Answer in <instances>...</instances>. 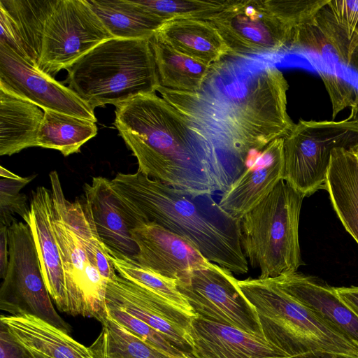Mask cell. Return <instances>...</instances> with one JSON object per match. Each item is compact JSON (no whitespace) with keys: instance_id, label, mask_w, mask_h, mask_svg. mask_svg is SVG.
Wrapping results in <instances>:
<instances>
[{"instance_id":"cell-1","label":"cell","mask_w":358,"mask_h":358,"mask_svg":"<svg viewBox=\"0 0 358 358\" xmlns=\"http://www.w3.org/2000/svg\"><path fill=\"white\" fill-rule=\"evenodd\" d=\"M289 85L280 70L251 56L228 55L210 65L201 88H157L162 97L210 143L227 190L250 155L285 138L295 124L287 111Z\"/></svg>"},{"instance_id":"cell-2","label":"cell","mask_w":358,"mask_h":358,"mask_svg":"<svg viewBox=\"0 0 358 358\" xmlns=\"http://www.w3.org/2000/svg\"><path fill=\"white\" fill-rule=\"evenodd\" d=\"M114 125L136 157L140 172L196 194L223 192V175L210 143L156 93L115 106Z\"/></svg>"},{"instance_id":"cell-3","label":"cell","mask_w":358,"mask_h":358,"mask_svg":"<svg viewBox=\"0 0 358 358\" xmlns=\"http://www.w3.org/2000/svg\"><path fill=\"white\" fill-rule=\"evenodd\" d=\"M130 230L153 222L189 241L209 262L235 274L248 271L241 220L210 194H196L148 177L118 173L109 181Z\"/></svg>"},{"instance_id":"cell-4","label":"cell","mask_w":358,"mask_h":358,"mask_svg":"<svg viewBox=\"0 0 358 358\" xmlns=\"http://www.w3.org/2000/svg\"><path fill=\"white\" fill-rule=\"evenodd\" d=\"M66 70L69 87L93 110L155 93L160 85L150 39L106 40Z\"/></svg>"},{"instance_id":"cell-5","label":"cell","mask_w":358,"mask_h":358,"mask_svg":"<svg viewBox=\"0 0 358 358\" xmlns=\"http://www.w3.org/2000/svg\"><path fill=\"white\" fill-rule=\"evenodd\" d=\"M265 339L288 357L314 352L358 357V343L280 287L273 278L237 281Z\"/></svg>"},{"instance_id":"cell-6","label":"cell","mask_w":358,"mask_h":358,"mask_svg":"<svg viewBox=\"0 0 358 358\" xmlns=\"http://www.w3.org/2000/svg\"><path fill=\"white\" fill-rule=\"evenodd\" d=\"M303 196L284 180L241 220V243L259 278L296 273L303 262L299 223Z\"/></svg>"},{"instance_id":"cell-7","label":"cell","mask_w":358,"mask_h":358,"mask_svg":"<svg viewBox=\"0 0 358 358\" xmlns=\"http://www.w3.org/2000/svg\"><path fill=\"white\" fill-rule=\"evenodd\" d=\"M358 145V121L299 120L284 138L283 180L303 197L324 189L332 151Z\"/></svg>"},{"instance_id":"cell-8","label":"cell","mask_w":358,"mask_h":358,"mask_svg":"<svg viewBox=\"0 0 358 358\" xmlns=\"http://www.w3.org/2000/svg\"><path fill=\"white\" fill-rule=\"evenodd\" d=\"M8 236V264L0 289L1 310L12 316L34 315L71 332L52 303L30 227L14 220Z\"/></svg>"},{"instance_id":"cell-9","label":"cell","mask_w":358,"mask_h":358,"mask_svg":"<svg viewBox=\"0 0 358 358\" xmlns=\"http://www.w3.org/2000/svg\"><path fill=\"white\" fill-rule=\"evenodd\" d=\"M49 177L53 200L52 226L61 252L69 314L101 321L106 315L107 282L90 262L67 220L66 197L57 172H50Z\"/></svg>"},{"instance_id":"cell-10","label":"cell","mask_w":358,"mask_h":358,"mask_svg":"<svg viewBox=\"0 0 358 358\" xmlns=\"http://www.w3.org/2000/svg\"><path fill=\"white\" fill-rule=\"evenodd\" d=\"M113 38L87 0H57L45 23L38 70L53 78Z\"/></svg>"},{"instance_id":"cell-11","label":"cell","mask_w":358,"mask_h":358,"mask_svg":"<svg viewBox=\"0 0 358 358\" xmlns=\"http://www.w3.org/2000/svg\"><path fill=\"white\" fill-rule=\"evenodd\" d=\"M237 281L231 272L213 263L208 268L190 271L176 282L197 315L266 340L257 313Z\"/></svg>"},{"instance_id":"cell-12","label":"cell","mask_w":358,"mask_h":358,"mask_svg":"<svg viewBox=\"0 0 358 358\" xmlns=\"http://www.w3.org/2000/svg\"><path fill=\"white\" fill-rule=\"evenodd\" d=\"M207 21L217 29L232 55L276 53L288 48L291 38L292 29L268 0H229Z\"/></svg>"},{"instance_id":"cell-13","label":"cell","mask_w":358,"mask_h":358,"mask_svg":"<svg viewBox=\"0 0 358 358\" xmlns=\"http://www.w3.org/2000/svg\"><path fill=\"white\" fill-rule=\"evenodd\" d=\"M0 87L43 110L96 122L94 110L69 87L35 69L0 42Z\"/></svg>"},{"instance_id":"cell-14","label":"cell","mask_w":358,"mask_h":358,"mask_svg":"<svg viewBox=\"0 0 358 358\" xmlns=\"http://www.w3.org/2000/svg\"><path fill=\"white\" fill-rule=\"evenodd\" d=\"M105 303L142 320L177 348L192 355L189 334L192 318L150 289L117 273L107 280Z\"/></svg>"},{"instance_id":"cell-15","label":"cell","mask_w":358,"mask_h":358,"mask_svg":"<svg viewBox=\"0 0 358 358\" xmlns=\"http://www.w3.org/2000/svg\"><path fill=\"white\" fill-rule=\"evenodd\" d=\"M130 231L138 248L134 259L164 277L178 281L213 264L189 241L155 222L141 224Z\"/></svg>"},{"instance_id":"cell-16","label":"cell","mask_w":358,"mask_h":358,"mask_svg":"<svg viewBox=\"0 0 358 358\" xmlns=\"http://www.w3.org/2000/svg\"><path fill=\"white\" fill-rule=\"evenodd\" d=\"M243 172L222 192L220 206L235 218H241L263 201L283 180L284 138L256 152Z\"/></svg>"},{"instance_id":"cell-17","label":"cell","mask_w":358,"mask_h":358,"mask_svg":"<svg viewBox=\"0 0 358 358\" xmlns=\"http://www.w3.org/2000/svg\"><path fill=\"white\" fill-rule=\"evenodd\" d=\"M189 334L194 358H288L267 341L197 315Z\"/></svg>"},{"instance_id":"cell-18","label":"cell","mask_w":358,"mask_h":358,"mask_svg":"<svg viewBox=\"0 0 358 358\" xmlns=\"http://www.w3.org/2000/svg\"><path fill=\"white\" fill-rule=\"evenodd\" d=\"M57 0H0V42L38 70L46 21Z\"/></svg>"},{"instance_id":"cell-19","label":"cell","mask_w":358,"mask_h":358,"mask_svg":"<svg viewBox=\"0 0 358 358\" xmlns=\"http://www.w3.org/2000/svg\"><path fill=\"white\" fill-rule=\"evenodd\" d=\"M27 224L31 228L43 276L59 310L69 314L61 252L52 226L53 200L50 189L40 186L31 193Z\"/></svg>"},{"instance_id":"cell-20","label":"cell","mask_w":358,"mask_h":358,"mask_svg":"<svg viewBox=\"0 0 358 358\" xmlns=\"http://www.w3.org/2000/svg\"><path fill=\"white\" fill-rule=\"evenodd\" d=\"M273 279L290 295L358 343V315L340 298L334 287L297 272Z\"/></svg>"},{"instance_id":"cell-21","label":"cell","mask_w":358,"mask_h":358,"mask_svg":"<svg viewBox=\"0 0 358 358\" xmlns=\"http://www.w3.org/2000/svg\"><path fill=\"white\" fill-rule=\"evenodd\" d=\"M109 181L104 177H93L90 184H85L83 198L101 241L113 250L134 259L138 253V248Z\"/></svg>"},{"instance_id":"cell-22","label":"cell","mask_w":358,"mask_h":358,"mask_svg":"<svg viewBox=\"0 0 358 358\" xmlns=\"http://www.w3.org/2000/svg\"><path fill=\"white\" fill-rule=\"evenodd\" d=\"M324 189L344 228L358 244V145L332 151Z\"/></svg>"},{"instance_id":"cell-23","label":"cell","mask_w":358,"mask_h":358,"mask_svg":"<svg viewBox=\"0 0 358 358\" xmlns=\"http://www.w3.org/2000/svg\"><path fill=\"white\" fill-rule=\"evenodd\" d=\"M0 320L26 348L50 358H95L89 347L31 315H1Z\"/></svg>"},{"instance_id":"cell-24","label":"cell","mask_w":358,"mask_h":358,"mask_svg":"<svg viewBox=\"0 0 358 358\" xmlns=\"http://www.w3.org/2000/svg\"><path fill=\"white\" fill-rule=\"evenodd\" d=\"M155 34L173 49L208 66L229 55L219 31L207 20L167 21Z\"/></svg>"},{"instance_id":"cell-25","label":"cell","mask_w":358,"mask_h":358,"mask_svg":"<svg viewBox=\"0 0 358 358\" xmlns=\"http://www.w3.org/2000/svg\"><path fill=\"white\" fill-rule=\"evenodd\" d=\"M43 116L37 105L0 87V155L36 147Z\"/></svg>"},{"instance_id":"cell-26","label":"cell","mask_w":358,"mask_h":358,"mask_svg":"<svg viewBox=\"0 0 358 358\" xmlns=\"http://www.w3.org/2000/svg\"><path fill=\"white\" fill-rule=\"evenodd\" d=\"M87 2L116 38L150 39L166 22L135 0H87Z\"/></svg>"},{"instance_id":"cell-27","label":"cell","mask_w":358,"mask_h":358,"mask_svg":"<svg viewBox=\"0 0 358 358\" xmlns=\"http://www.w3.org/2000/svg\"><path fill=\"white\" fill-rule=\"evenodd\" d=\"M314 20L336 47L345 66L358 72V0H329Z\"/></svg>"},{"instance_id":"cell-28","label":"cell","mask_w":358,"mask_h":358,"mask_svg":"<svg viewBox=\"0 0 358 358\" xmlns=\"http://www.w3.org/2000/svg\"><path fill=\"white\" fill-rule=\"evenodd\" d=\"M160 86L171 90L198 91L210 66L168 45L156 34L150 38Z\"/></svg>"},{"instance_id":"cell-29","label":"cell","mask_w":358,"mask_h":358,"mask_svg":"<svg viewBox=\"0 0 358 358\" xmlns=\"http://www.w3.org/2000/svg\"><path fill=\"white\" fill-rule=\"evenodd\" d=\"M43 112L36 147L57 150L67 157L80 152L81 146L97 134L92 121L49 109Z\"/></svg>"},{"instance_id":"cell-30","label":"cell","mask_w":358,"mask_h":358,"mask_svg":"<svg viewBox=\"0 0 358 358\" xmlns=\"http://www.w3.org/2000/svg\"><path fill=\"white\" fill-rule=\"evenodd\" d=\"M103 328L89 347L94 356L110 358H172L152 347L120 323L106 315Z\"/></svg>"},{"instance_id":"cell-31","label":"cell","mask_w":358,"mask_h":358,"mask_svg":"<svg viewBox=\"0 0 358 358\" xmlns=\"http://www.w3.org/2000/svg\"><path fill=\"white\" fill-rule=\"evenodd\" d=\"M108 257L120 275L153 291L191 318L197 316L179 292L174 280L164 277L106 245Z\"/></svg>"},{"instance_id":"cell-32","label":"cell","mask_w":358,"mask_h":358,"mask_svg":"<svg viewBox=\"0 0 358 358\" xmlns=\"http://www.w3.org/2000/svg\"><path fill=\"white\" fill-rule=\"evenodd\" d=\"M288 48L303 55L316 71H339L341 66L346 67L338 49L314 19L292 29Z\"/></svg>"},{"instance_id":"cell-33","label":"cell","mask_w":358,"mask_h":358,"mask_svg":"<svg viewBox=\"0 0 358 358\" xmlns=\"http://www.w3.org/2000/svg\"><path fill=\"white\" fill-rule=\"evenodd\" d=\"M67 220L85 249L92 264L107 280L117 274L107 255L106 245L100 239L84 198L73 202L65 199Z\"/></svg>"},{"instance_id":"cell-34","label":"cell","mask_w":358,"mask_h":358,"mask_svg":"<svg viewBox=\"0 0 358 358\" xmlns=\"http://www.w3.org/2000/svg\"><path fill=\"white\" fill-rule=\"evenodd\" d=\"M228 1L135 0L138 4L166 22L180 19L208 20L223 9Z\"/></svg>"},{"instance_id":"cell-35","label":"cell","mask_w":358,"mask_h":358,"mask_svg":"<svg viewBox=\"0 0 358 358\" xmlns=\"http://www.w3.org/2000/svg\"><path fill=\"white\" fill-rule=\"evenodd\" d=\"M0 176V226L9 227L15 220L13 217L15 213L21 216L27 223L30 206L27 203L26 195L20 192L36 176L21 177L1 166Z\"/></svg>"},{"instance_id":"cell-36","label":"cell","mask_w":358,"mask_h":358,"mask_svg":"<svg viewBox=\"0 0 358 358\" xmlns=\"http://www.w3.org/2000/svg\"><path fill=\"white\" fill-rule=\"evenodd\" d=\"M106 315L141 340L172 358H194L176 345L160 332L127 311L105 303Z\"/></svg>"},{"instance_id":"cell-37","label":"cell","mask_w":358,"mask_h":358,"mask_svg":"<svg viewBox=\"0 0 358 358\" xmlns=\"http://www.w3.org/2000/svg\"><path fill=\"white\" fill-rule=\"evenodd\" d=\"M276 14L292 30L297 25L313 20L329 0H268Z\"/></svg>"},{"instance_id":"cell-38","label":"cell","mask_w":358,"mask_h":358,"mask_svg":"<svg viewBox=\"0 0 358 358\" xmlns=\"http://www.w3.org/2000/svg\"><path fill=\"white\" fill-rule=\"evenodd\" d=\"M322 80L332 105V119L347 107H354L358 87L342 75L328 71H317Z\"/></svg>"},{"instance_id":"cell-39","label":"cell","mask_w":358,"mask_h":358,"mask_svg":"<svg viewBox=\"0 0 358 358\" xmlns=\"http://www.w3.org/2000/svg\"><path fill=\"white\" fill-rule=\"evenodd\" d=\"M0 358H33L29 350L20 343L5 324L0 325Z\"/></svg>"},{"instance_id":"cell-40","label":"cell","mask_w":358,"mask_h":358,"mask_svg":"<svg viewBox=\"0 0 358 358\" xmlns=\"http://www.w3.org/2000/svg\"><path fill=\"white\" fill-rule=\"evenodd\" d=\"M8 227L0 226V278H3L8 264Z\"/></svg>"},{"instance_id":"cell-41","label":"cell","mask_w":358,"mask_h":358,"mask_svg":"<svg viewBox=\"0 0 358 358\" xmlns=\"http://www.w3.org/2000/svg\"><path fill=\"white\" fill-rule=\"evenodd\" d=\"M340 298L358 315V287H334Z\"/></svg>"},{"instance_id":"cell-42","label":"cell","mask_w":358,"mask_h":358,"mask_svg":"<svg viewBox=\"0 0 358 358\" xmlns=\"http://www.w3.org/2000/svg\"><path fill=\"white\" fill-rule=\"evenodd\" d=\"M288 358H358V357L341 353L314 352Z\"/></svg>"},{"instance_id":"cell-43","label":"cell","mask_w":358,"mask_h":358,"mask_svg":"<svg viewBox=\"0 0 358 358\" xmlns=\"http://www.w3.org/2000/svg\"><path fill=\"white\" fill-rule=\"evenodd\" d=\"M348 118L351 120L358 121V93L356 96L355 105L351 108V113Z\"/></svg>"},{"instance_id":"cell-44","label":"cell","mask_w":358,"mask_h":358,"mask_svg":"<svg viewBox=\"0 0 358 358\" xmlns=\"http://www.w3.org/2000/svg\"><path fill=\"white\" fill-rule=\"evenodd\" d=\"M30 352L31 353V355H32L33 358H50V357H46L45 355H43L40 354V353L36 352L34 351H32V350H30Z\"/></svg>"},{"instance_id":"cell-45","label":"cell","mask_w":358,"mask_h":358,"mask_svg":"<svg viewBox=\"0 0 358 358\" xmlns=\"http://www.w3.org/2000/svg\"><path fill=\"white\" fill-rule=\"evenodd\" d=\"M94 357L95 358H110V357H108L101 356V355H95Z\"/></svg>"}]
</instances>
